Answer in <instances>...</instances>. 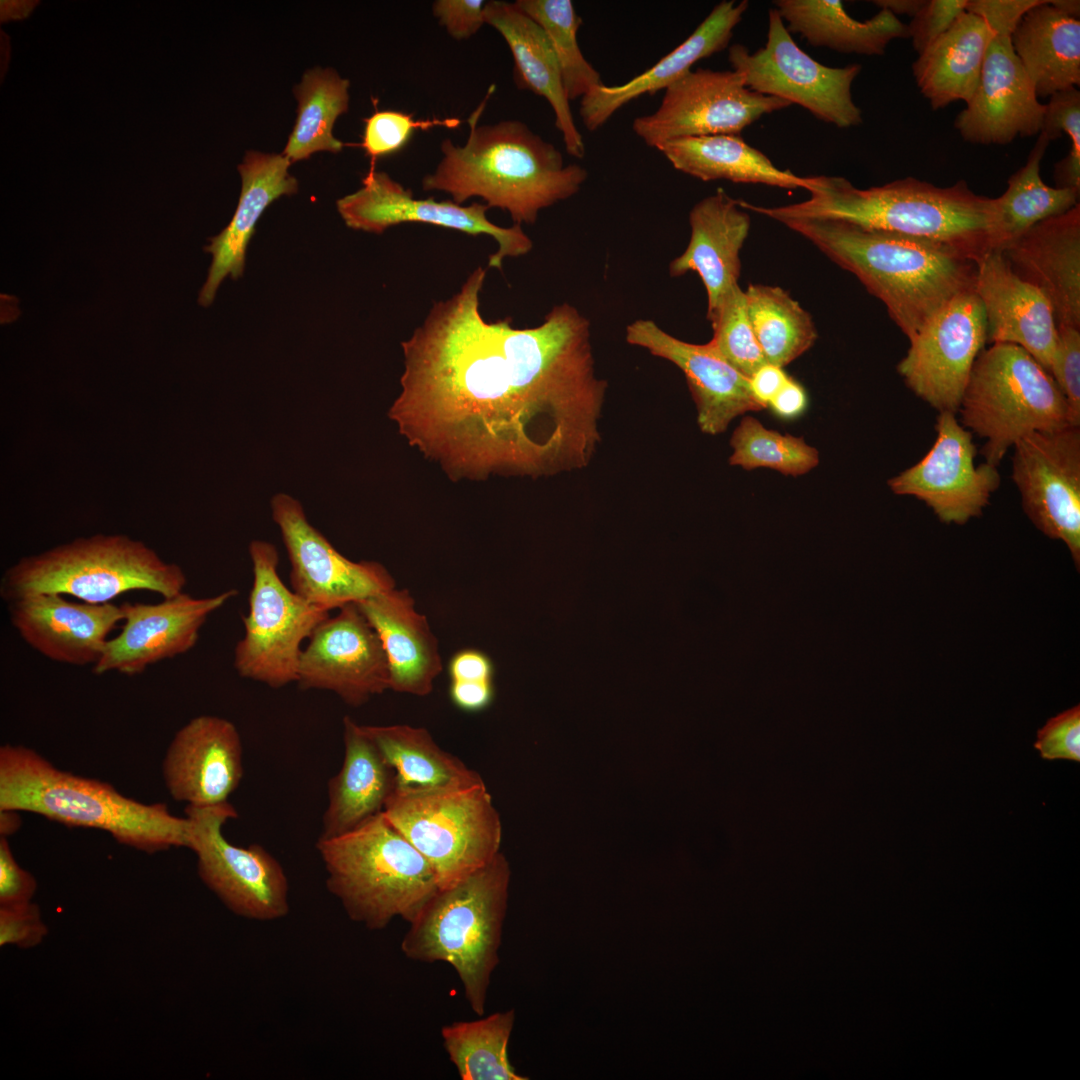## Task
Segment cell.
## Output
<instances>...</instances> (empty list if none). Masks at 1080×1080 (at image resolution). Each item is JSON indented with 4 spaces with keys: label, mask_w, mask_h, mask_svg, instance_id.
I'll use <instances>...</instances> for the list:
<instances>
[{
    "label": "cell",
    "mask_w": 1080,
    "mask_h": 1080,
    "mask_svg": "<svg viewBox=\"0 0 1080 1080\" xmlns=\"http://www.w3.org/2000/svg\"><path fill=\"white\" fill-rule=\"evenodd\" d=\"M485 276L477 267L402 342L390 418L411 445L456 473L585 467L601 439L607 387L595 374L588 320L563 303L532 328L486 321Z\"/></svg>",
    "instance_id": "1"
},
{
    "label": "cell",
    "mask_w": 1080,
    "mask_h": 1080,
    "mask_svg": "<svg viewBox=\"0 0 1080 1080\" xmlns=\"http://www.w3.org/2000/svg\"><path fill=\"white\" fill-rule=\"evenodd\" d=\"M802 202L743 207L779 223L793 219L849 222L867 229L930 240L973 260L992 249L996 199L974 193L964 180L938 187L913 177L866 189L839 176L808 177Z\"/></svg>",
    "instance_id": "2"
},
{
    "label": "cell",
    "mask_w": 1080,
    "mask_h": 1080,
    "mask_svg": "<svg viewBox=\"0 0 1080 1080\" xmlns=\"http://www.w3.org/2000/svg\"><path fill=\"white\" fill-rule=\"evenodd\" d=\"M781 224L852 273L886 306L908 340L951 299L974 289L976 261L949 246L840 220Z\"/></svg>",
    "instance_id": "3"
},
{
    "label": "cell",
    "mask_w": 1080,
    "mask_h": 1080,
    "mask_svg": "<svg viewBox=\"0 0 1080 1080\" xmlns=\"http://www.w3.org/2000/svg\"><path fill=\"white\" fill-rule=\"evenodd\" d=\"M493 88L468 118L466 143L442 141V159L422 187L446 192L457 204L480 197L490 208L507 211L515 224H533L540 210L576 194L588 173L565 165L561 152L523 122L479 125Z\"/></svg>",
    "instance_id": "4"
},
{
    "label": "cell",
    "mask_w": 1080,
    "mask_h": 1080,
    "mask_svg": "<svg viewBox=\"0 0 1080 1080\" xmlns=\"http://www.w3.org/2000/svg\"><path fill=\"white\" fill-rule=\"evenodd\" d=\"M0 810L32 812L69 827L108 832L146 853L189 845V820L163 803L146 804L112 785L67 772L31 748H0Z\"/></svg>",
    "instance_id": "5"
},
{
    "label": "cell",
    "mask_w": 1080,
    "mask_h": 1080,
    "mask_svg": "<svg viewBox=\"0 0 1080 1080\" xmlns=\"http://www.w3.org/2000/svg\"><path fill=\"white\" fill-rule=\"evenodd\" d=\"M510 879L509 862L500 851L465 878L439 888L409 922L400 945L408 959L452 966L479 1016L499 963Z\"/></svg>",
    "instance_id": "6"
},
{
    "label": "cell",
    "mask_w": 1080,
    "mask_h": 1080,
    "mask_svg": "<svg viewBox=\"0 0 1080 1080\" xmlns=\"http://www.w3.org/2000/svg\"><path fill=\"white\" fill-rule=\"evenodd\" d=\"M328 891L353 922L382 930L410 922L439 885L424 856L383 811L340 836L318 838Z\"/></svg>",
    "instance_id": "7"
},
{
    "label": "cell",
    "mask_w": 1080,
    "mask_h": 1080,
    "mask_svg": "<svg viewBox=\"0 0 1080 1080\" xmlns=\"http://www.w3.org/2000/svg\"><path fill=\"white\" fill-rule=\"evenodd\" d=\"M186 582L181 567L166 563L143 543L97 535L21 559L4 573L0 595L8 603L30 594L58 593L104 604L132 590L172 597L183 592Z\"/></svg>",
    "instance_id": "8"
},
{
    "label": "cell",
    "mask_w": 1080,
    "mask_h": 1080,
    "mask_svg": "<svg viewBox=\"0 0 1080 1080\" xmlns=\"http://www.w3.org/2000/svg\"><path fill=\"white\" fill-rule=\"evenodd\" d=\"M961 425L986 440L985 462L998 467L1022 437L1071 423L1053 377L1023 348L994 343L976 358L963 393Z\"/></svg>",
    "instance_id": "9"
},
{
    "label": "cell",
    "mask_w": 1080,
    "mask_h": 1080,
    "mask_svg": "<svg viewBox=\"0 0 1080 1080\" xmlns=\"http://www.w3.org/2000/svg\"><path fill=\"white\" fill-rule=\"evenodd\" d=\"M383 813L428 861L439 888L500 852L502 823L482 778L433 788L396 786Z\"/></svg>",
    "instance_id": "10"
},
{
    "label": "cell",
    "mask_w": 1080,
    "mask_h": 1080,
    "mask_svg": "<svg viewBox=\"0 0 1080 1080\" xmlns=\"http://www.w3.org/2000/svg\"><path fill=\"white\" fill-rule=\"evenodd\" d=\"M1040 2L967 1L966 11L981 17L993 34L977 90L954 122L965 141L1004 145L1017 136L1040 133L1045 104L1039 102L1011 42V35L1024 14Z\"/></svg>",
    "instance_id": "11"
},
{
    "label": "cell",
    "mask_w": 1080,
    "mask_h": 1080,
    "mask_svg": "<svg viewBox=\"0 0 1080 1080\" xmlns=\"http://www.w3.org/2000/svg\"><path fill=\"white\" fill-rule=\"evenodd\" d=\"M249 555L253 582L233 664L241 677L278 689L296 683L302 643L330 615L284 584L272 543L253 540Z\"/></svg>",
    "instance_id": "12"
},
{
    "label": "cell",
    "mask_w": 1080,
    "mask_h": 1080,
    "mask_svg": "<svg viewBox=\"0 0 1080 1080\" xmlns=\"http://www.w3.org/2000/svg\"><path fill=\"white\" fill-rule=\"evenodd\" d=\"M189 845L197 859V872L205 886L237 916L273 921L289 912V883L280 862L263 846H237L223 834V826L238 818L228 801L211 806L185 807Z\"/></svg>",
    "instance_id": "13"
},
{
    "label": "cell",
    "mask_w": 1080,
    "mask_h": 1080,
    "mask_svg": "<svg viewBox=\"0 0 1080 1080\" xmlns=\"http://www.w3.org/2000/svg\"><path fill=\"white\" fill-rule=\"evenodd\" d=\"M728 60L754 92L797 104L839 128L862 123L851 92L861 65L829 67L819 63L799 48L775 8L768 12L765 46L751 53L746 46L733 44Z\"/></svg>",
    "instance_id": "14"
},
{
    "label": "cell",
    "mask_w": 1080,
    "mask_h": 1080,
    "mask_svg": "<svg viewBox=\"0 0 1080 1080\" xmlns=\"http://www.w3.org/2000/svg\"><path fill=\"white\" fill-rule=\"evenodd\" d=\"M664 91L658 109L632 123L634 133L656 149L682 138L739 135L763 115L790 106L750 90L735 70H690Z\"/></svg>",
    "instance_id": "15"
},
{
    "label": "cell",
    "mask_w": 1080,
    "mask_h": 1080,
    "mask_svg": "<svg viewBox=\"0 0 1080 1080\" xmlns=\"http://www.w3.org/2000/svg\"><path fill=\"white\" fill-rule=\"evenodd\" d=\"M897 371L938 412H958L973 364L987 343L983 305L969 290L951 299L911 340Z\"/></svg>",
    "instance_id": "16"
},
{
    "label": "cell",
    "mask_w": 1080,
    "mask_h": 1080,
    "mask_svg": "<svg viewBox=\"0 0 1080 1080\" xmlns=\"http://www.w3.org/2000/svg\"><path fill=\"white\" fill-rule=\"evenodd\" d=\"M362 187L337 201V209L345 224L354 230L376 234L402 223H426L457 230L472 236L488 235L498 244L489 257L488 266L501 269L506 257L527 254L532 241L521 225L501 227L486 216L487 204L473 202L463 206L454 201L420 199L387 173L370 168L362 179Z\"/></svg>",
    "instance_id": "17"
},
{
    "label": "cell",
    "mask_w": 1080,
    "mask_h": 1080,
    "mask_svg": "<svg viewBox=\"0 0 1080 1080\" xmlns=\"http://www.w3.org/2000/svg\"><path fill=\"white\" fill-rule=\"evenodd\" d=\"M1012 479L1028 518L1080 565V426L1037 431L1014 446Z\"/></svg>",
    "instance_id": "18"
},
{
    "label": "cell",
    "mask_w": 1080,
    "mask_h": 1080,
    "mask_svg": "<svg viewBox=\"0 0 1080 1080\" xmlns=\"http://www.w3.org/2000/svg\"><path fill=\"white\" fill-rule=\"evenodd\" d=\"M270 507L288 554L291 589L310 604L330 612L395 587L380 563L355 562L336 550L293 496L277 493Z\"/></svg>",
    "instance_id": "19"
},
{
    "label": "cell",
    "mask_w": 1080,
    "mask_h": 1080,
    "mask_svg": "<svg viewBox=\"0 0 1080 1080\" xmlns=\"http://www.w3.org/2000/svg\"><path fill=\"white\" fill-rule=\"evenodd\" d=\"M937 438L915 465L888 480L896 495L913 496L933 510L940 521L965 524L979 516L1000 485L996 466H975L977 449L972 433L955 413L939 412Z\"/></svg>",
    "instance_id": "20"
},
{
    "label": "cell",
    "mask_w": 1080,
    "mask_h": 1080,
    "mask_svg": "<svg viewBox=\"0 0 1080 1080\" xmlns=\"http://www.w3.org/2000/svg\"><path fill=\"white\" fill-rule=\"evenodd\" d=\"M308 640L298 664L301 689L330 691L353 707L389 689L382 643L356 603L323 620Z\"/></svg>",
    "instance_id": "21"
},
{
    "label": "cell",
    "mask_w": 1080,
    "mask_h": 1080,
    "mask_svg": "<svg viewBox=\"0 0 1080 1080\" xmlns=\"http://www.w3.org/2000/svg\"><path fill=\"white\" fill-rule=\"evenodd\" d=\"M237 594V590L229 589L195 598L181 592L157 604L123 603L122 630L107 641L93 672L134 676L157 662L188 652L197 643L208 617Z\"/></svg>",
    "instance_id": "22"
},
{
    "label": "cell",
    "mask_w": 1080,
    "mask_h": 1080,
    "mask_svg": "<svg viewBox=\"0 0 1080 1080\" xmlns=\"http://www.w3.org/2000/svg\"><path fill=\"white\" fill-rule=\"evenodd\" d=\"M242 742L236 726L212 715L191 719L173 737L162 762L172 798L189 806L228 801L243 776Z\"/></svg>",
    "instance_id": "23"
},
{
    "label": "cell",
    "mask_w": 1080,
    "mask_h": 1080,
    "mask_svg": "<svg viewBox=\"0 0 1080 1080\" xmlns=\"http://www.w3.org/2000/svg\"><path fill=\"white\" fill-rule=\"evenodd\" d=\"M626 340L682 370L696 405L698 425L706 434L723 433L737 416L765 409L753 396L749 378L722 359L709 343L682 341L648 319L631 323Z\"/></svg>",
    "instance_id": "24"
},
{
    "label": "cell",
    "mask_w": 1080,
    "mask_h": 1080,
    "mask_svg": "<svg viewBox=\"0 0 1080 1080\" xmlns=\"http://www.w3.org/2000/svg\"><path fill=\"white\" fill-rule=\"evenodd\" d=\"M976 267L974 291L983 305L987 342L1023 348L1050 374L1057 323L1049 300L1012 270L999 249L983 254Z\"/></svg>",
    "instance_id": "25"
},
{
    "label": "cell",
    "mask_w": 1080,
    "mask_h": 1080,
    "mask_svg": "<svg viewBox=\"0 0 1080 1080\" xmlns=\"http://www.w3.org/2000/svg\"><path fill=\"white\" fill-rule=\"evenodd\" d=\"M12 626L43 656L85 666L101 657L108 635L123 621L121 606L66 600L58 593H36L9 602Z\"/></svg>",
    "instance_id": "26"
},
{
    "label": "cell",
    "mask_w": 1080,
    "mask_h": 1080,
    "mask_svg": "<svg viewBox=\"0 0 1080 1080\" xmlns=\"http://www.w3.org/2000/svg\"><path fill=\"white\" fill-rule=\"evenodd\" d=\"M1012 270L1049 300L1058 325L1080 329V205L1045 219L1002 250Z\"/></svg>",
    "instance_id": "27"
},
{
    "label": "cell",
    "mask_w": 1080,
    "mask_h": 1080,
    "mask_svg": "<svg viewBox=\"0 0 1080 1080\" xmlns=\"http://www.w3.org/2000/svg\"><path fill=\"white\" fill-rule=\"evenodd\" d=\"M690 241L670 264L672 277L694 271L708 299L710 319L725 298L739 286L740 251L748 237L751 218L722 188L696 203L689 213Z\"/></svg>",
    "instance_id": "28"
},
{
    "label": "cell",
    "mask_w": 1080,
    "mask_h": 1080,
    "mask_svg": "<svg viewBox=\"0 0 1080 1080\" xmlns=\"http://www.w3.org/2000/svg\"><path fill=\"white\" fill-rule=\"evenodd\" d=\"M290 164L283 154L246 152L237 167L242 187L235 213L229 224L209 238L210 243L204 247L212 260L198 296L201 306L212 304L227 276L238 279L243 275L247 246L264 210L279 197L298 191L297 180L288 172Z\"/></svg>",
    "instance_id": "29"
},
{
    "label": "cell",
    "mask_w": 1080,
    "mask_h": 1080,
    "mask_svg": "<svg viewBox=\"0 0 1080 1080\" xmlns=\"http://www.w3.org/2000/svg\"><path fill=\"white\" fill-rule=\"evenodd\" d=\"M380 638L389 667V689L428 695L442 671L438 640L409 591L396 587L356 603Z\"/></svg>",
    "instance_id": "30"
},
{
    "label": "cell",
    "mask_w": 1080,
    "mask_h": 1080,
    "mask_svg": "<svg viewBox=\"0 0 1080 1080\" xmlns=\"http://www.w3.org/2000/svg\"><path fill=\"white\" fill-rule=\"evenodd\" d=\"M748 1L718 3L694 32L655 65L621 85L604 83L581 98L580 117L589 131L603 126L621 107L645 94L665 90L699 60L728 47L734 28L748 9Z\"/></svg>",
    "instance_id": "31"
},
{
    "label": "cell",
    "mask_w": 1080,
    "mask_h": 1080,
    "mask_svg": "<svg viewBox=\"0 0 1080 1080\" xmlns=\"http://www.w3.org/2000/svg\"><path fill=\"white\" fill-rule=\"evenodd\" d=\"M484 20L502 35L510 48L517 86L549 102L566 151L573 157L583 158V137L573 118L557 58L543 29L515 2H486Z\"/></svg>",
    "instance_id": "32"
},
{
    "label": "cell",
    "mask_w": 1080,
    "mask_h": 1080,
    "mask_svg": "<svg viewBox=\"0 0 1080 1080\" xmlns=\"http://www.w3.org/2000/svg\"><path fill=\"white\" fill-rule=\"evenodd\" d=\"M344 759L328 782L319 838L343 835L382 812L396 787L395 772L351 717L343 719Z\"/></svg>",
    "instance_id": "33"
},
{
    "label": "cell",
    "mask_w": 1080,
    "mask_h": 1080,
    "mask_svg": "<svg viewBox=\"0 0 1080 1080\" xmlns=\"http://www.w3.org/2000/svg\"><path fill=\"white\" fill-rule=\"evenodd\" d=\"M992 34L981 17L964 11L947 32L918 55L912 65L913 75L932 109L971 100Z\"/></svg>",
    "instance_id": "34"
},
{
    "label": "cell",
    "mask_w": 1080,
    "mask_h": 1080,
    "mask_svg": "<svg viewBox=\"0 0 1080 1080\" xmlns=\"http://www.w3.org/2000/svg\"><path fill=\"white\" fill-rule=\"evenodd\" d=\"M1011 42L1037 97L1080 84V21L1050 1L1024 14Z\"/></svg>",
    "instance_id": "35"
},
{
    "label": "cell",
    "mask_w": 1080,
    "mask_h": 1080,
    "mask_svg": "<svg viewBox=\"0 0 1080 1080\" xmlns=\"http://www.w3.org/2000/svg\"><path fill=\"white\" fill-rule=\"evenodd\" d=\"M775 9L790 33L810 45L840 53L882 55L888 44L908 37L907 26L891 12L880 9L870 19L852 18L838 0H776Z\"/></svg>",
    "instance_id": "36"
},
{
    "label": "cell",
    "mask_w": 1080,
    "mask_h": 1080,
    "mask_svg": "<svg viewBox=\"0 0 1080 1080\" xmlns=\"http://www.w3.org/2000/svg\"><path fill=\"white\" fill-rule=\"evenodd\" d=\"M672 166L702 181L764 184L782 189H807L808 177L781 170L740 135L688 137L657 148Z\"/></svg>",
    "instance_id": "37"
},
{
    "label": "cell",
    "mask_w": 1080,
    "mask_h": 1080,
    "mask_svg": "<svg viewBox=\"0 0 1080 1080\" xmlns=\"http://www.w3.org/2000/svg\"><path fill=\"white\" fill-rule=\"evenodd\" d=\"M363 729L394 770L396 786L433 788L482 778L443 750L423 727L393 724L363 725Z\"/></svg>",
    "instance_id": "38"
},
{
    "label": "cell",
    "mask_w": 1080,
    "mask_h": 1080,
    "mask_svg": "<svg viewBox=\"0 0 1080 1080\" xmlns=\"http://www.w3.org/2000/svg\"><path fill=\"white\" fill-rule=\"evenodd\" d=\"M1049 143L1045 134H1038L1024 166L1011 175L1006 191L995 198L992 249L1002 250L1037 223L1079 204L1080 191L1048 186L1040 176V163Z\"/></svg>",
    "instance_id": "39"
},
{
    "label": "cell",
    "mask_w": 1080,
    "mask_h": 1080,
    "mask_svg": "<svg viewBox=\"0 0 1080 1080\" xmlns=\"http://www.w3.org/2000/svg\"><path fill=\"white\" fill-rule=\"evenodd\" d=\"M349 81L332 68L307 70L293 88L297 118L283 151L291 163L318 151L340 152L345 144L333 136L338 116L349 108Z\"/></svg>",
    "instance_id": "40"
},
{
    "label": "cell",
    "mask_w": 1080,
    "mask_h": 1080,
    "mask_svg": "<svg viewBox=\"0 0 1080 1080\" xmlns=\"http://www.w3.org/2000/svg\"><path fill=\"white\" fill-rule=\"evenodd\" d=\"M748 317L768 363L785 367L808 351L818 333L811 315L779 286L750 284Z\"/></svg>",
    "instance_id": "41"
},
{
    "label": "cell",
    "mask_w": 1080,
    "mask_h": 1080,
    "mask_svg": "<svg viewBox=\"0 0 1080 1080\" xmlns=\"http://www.w3.org/2000/svg\"><path fill=\"white\" fill-rule=\"evenodd\" d=\"M513 1009L441 1028L443 1047L461 1080H527L508 1058Z\"/></svg>",
    "instance_id": "42"
},
{
    "label": "cell",
    "mask_w": 1080,
    "mask_h": 1080,
    "mask_svg": "<svg viewBox=\"0 0 1080 1080\" xmlns=\"http://www.w3.org/2000/svg\"><path fill=\"white\" fill-rule=\"evenodd\" d=\"M515 4L545 32L557 58L569 101L587 95L603 84L597 70L579 47L577 32L582 19L570 0H517Z\"/></svg>",
    "instance_id": "43"
},
{
    "label": "cell",
    "mask_w": 1080,
    "mask_h": 1080,
    "mask_svg": "<svg viewBox=\"0 0 1080 1080\" xmlns=\"http://www.w3.org/2000/svg\"><path fill=\"white\" fill-rule=\"evenodd\" d=\"M730 445V465L745 470L770 468L784 475L800 476L819 464V452L802 437L767 429L752 417L745 416L734 430Z\"/></svg>",
    "instance_id": "44"
},
{
    "label": "cell",
    "mask_w": 1080,
    "mask_h": 1080,
    "mask_svg": "<svg viewBox=\"0 0 1080 1080\" xmlns=\"http://www.w3.org/2000/svg\"><path fill=\"white\" fill-rule=\"evenodd\" d=\"M713 337L708 342L728 364L749 378L759 367L768 363L752 329L745 293L736 287L708 319Z\"/></svg>",
    "instance_id": "45"
},
{
    "label": "cell",
    "mask_w": 1080,
    "mask_h": 1080,
    "mask_svg": "<svg viewBox=\"0 0 1080 1080\" xmlns=\"http://www.w3.org/2000/svg\"><path fill=\"white\" fill-rule=\"evenodd\" d=\"M362 142L354 144L361 147L371 159L370 168H375L378 158L397 153L403 149L416 130H428L435 127L456 128L461 124L457 117L415 119L412 114L376 110L364 119Z\"/></svg>",
    "instance_id": "46"
},
{
    "label": "cell",
    "mask_w": 1080,
    "mask_h": 1080,
    "mask_svg": "<svg viewBox=\"0 0 1080 1080\" xmlns=\"http://www.w3.org/2000/svg\"><path fill=\"white\" fill-rule=\"evenodd\" d=\"M1050 374L1068 405L1073 426H1080V329L1058 325Z\"/></svg>",
    "instance_id": "47"
},
{
    "label": "cell",
    "mask_w": 1080,
    "mask_h": 1080,
    "mask_svg": "<svg viewBox=\"0 0 1080 1080\" xmlns=\"http://www.w3.org/2000/svg\"><path fill=\"white\" fill-rule=\"evenodd\" d=\"M1034 748L1046 760L1080 761V706L1050 718L1037 732Z\"/></svg>",
    "instance_id": "48"
},
{
    "label": "cell",
    "mask_w": 1080,
    "mask_h": 1080,
    "mask_svg": "<svg viewBox=\"0 0 1080 1080\" xmlns=\"http://www.w3.org/2000/svg\"><path fill=\"white\" fill-rule=\"evenodd\" d=\"M1040 133L1049 141L1066 133L1071 140V148L1066 155L1072 161L1080 163V92L1072 87L1050 96L1045 104V112Z\"/></svg>",
    "instance_id": "49"
},
{
    "label": "cell",
    "mask_w": 1080,
    "mask_h": 1080,
    "mask_svg": "<svg viewBox=\"0 0 1080 1080\" xmlns=\"http://www.w3.org/2000/svg\"><path fill=\"white\" fill-rule=\"evenodd\" d=\"M968 0H925L907 26L908 37L918 55L947 32L966 11Z\"/></svg>",
    "instance_id": "50"
},
{
    "label": "cell",
    "mask_w": 1080,
    "mask_h": 1080,
    "mask_svg": "<svg viewBox=\"0 0 1080 1080\" xmlns=\"http://www.w3.org/2000/svg\"><path fill=\"white\" fill-rule=\"evenodd\" d=\"M48 934L39 907L32 903L0 906V946L29 949Z\"/></svg>",
    "instance_id": "51"
},
{
    "label": "cell",
    "mask_w": 1080,
    "mask_h": 1080,
    "mask_svg": "<svg viewBox=\"0 0 1080 1080\" xmlns=\"http://www.w3.org/2000/svg\"><path fill=\"white\" fill-rule=\"evenodd\" d=\"M485 5L484 0H436L432 12L452 38L463 40L476 34L485 23Z\"/></svg>",
    "instance_id": "52"
},
{
    "label": "cell",
    "mask_w": 1080,
    "mask_h": 1080,
    "mask_svg": "<svg viewBox=\"0 0 1080 1080\" xmlns=\"http://www.w3.org/2000/svg\"><path fill=\"white\" fill-rule=\"evenodd\" d=\"M37 889L34 876L16 861L7 837H0V906L31 902Z\"/></svg>",
    "instance_id": "53"
},
{
    "label": "cell",
    "mask_w": 1080,
    "mask_h": 1080,
    "mask_svg": "<svg viewBox=\"0 0 1080 1080\" xmlns=\"http://www.w3.org/2000/svg\"><path fill=\"white\" fill-rule=\"evenodd\" d=\"M451 681L493 682L494 667L484 652L469 648L458 651L448 665Z\"/></svg>",
    "instance_id": "54"
},
{
    "label": "cell",
    "mask_w": 1080,
    "mask_h": 1080,
    "mask_svg": "<svg viewBox=\"0 0 1080 1080\" xmlns=\"http://www.w3.org/2000/svg\"><path fill=\"white\" fill-rule=\"evenodd\" d=\"M450 698L455 706L467 712L487 708L494 697L493 682L451 681Z\"/></svg>",
    "instance_id": "55"
},
{
    "label": "cell",
    "mask_w": 1080,
    "mask_h": 1080,
    "mask_svg": "<svg viewBox=\"0 0 1080 1080\" xmlns=\"http://www.w3.org/2000/svg\"><path fill=\"white\" fill-rule=\"evenodd\" d=\"M808 406L805 388L792 377L769 402L767 408L782 420H794L800 417Z\"/></svg>",
    "instance_id": "56"
},
{
    "label": "cell",
    "mask_w": 1080,
    "mask_h": 1080,
    "mask_svg": "<svg viewBox=\"0 0 1080 1080\" xmlns=\"http://www.w3.org/2000/svg\"><path fill=\"white\" fill-rule=\"evenodd\" d=\"M789 378L782 367L766 363L749 377V383L755 399L767 408Z\"/></svg>",
    "instance_id": "57"
},
{
    "label": "cell",
    "mask_w": 1080,
    "mask_h": 1080,
    "mask_svg": "<svg viewBox=\"0 0 1080 1080\" xmlns=\"http://www.w3.org/2000/svg\"><path fill=\"white\" fill-rule=\"evenodd\" d=\"M872 3L895 16L909 15L914 17L924 5L925 0H875Z\"/></svg>",
    "instance_id": "58"
},
{
    "label": "cell",
    "mask_w": 1080,
    "mask_h": 1080,
    "mask_svg": "<svg viewBox=\"0 0 1080 1080\" xmlns=\"http://www.w3.org/2000/svg\"><path fill=\"white\" fill-rule=\"evenodd\" d=\"M21 826L18 811L0 810V834L7 837L15 833Z\"/></svg>",
    "instance_id": "59"
},
{
    "label": "cell",
    "mask_w": 1080,
    "mask_h": 1080,
    "mask_svg": "<svg viewBox=\"0 0 1080 1080\" xmlns=\"http://www.w3.org/2000/svg\"><path fill=\"white\" fill-rule=\"evenodd\" d=\"M1050 3L1062 13L1079 19L1080 2L1078 0H1052Z\"/></svg>",
    "instance_id": "60"
}]
</instances>
